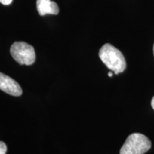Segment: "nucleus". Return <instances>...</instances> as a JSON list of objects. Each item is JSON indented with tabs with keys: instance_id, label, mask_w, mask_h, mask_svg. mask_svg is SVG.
Segmentation results:
<instances>
[{
	"instance_id": "10",
	"label": "nucleus",
	"mask_w": 154,
	"mask_h": 154,
	"mask_svg": "<svg viewBox=\"0 0 154 154\" xmlns=\"http://www.w3.org/2000/svg\"><path fill=\"white\" fill-rule=\"evenodd\" d=\"M153 54H154V45H153Z\"/></svg>"
},
{
	"instance_id": "9",
	"label": "nucleus",
	"mask_w": 154,
	"mask_h": 154,
	"mask_svg": "<svg viewBox=\"0 0 154 154\" xmlns=\"http://www.w3.org/2000/svg\"><path fill=\"white\" fill-rule=\"evenodd\" d=\"M112 76H113V73H112V72H109V77H111Z\"/></svg>"
},
{
	"instance_id": "7",
	"label": "nucleus",
	"mask_w": 154,
	"mask_h": 154,
	"mask_svg": "<svg viewBox=\"0 0 154 154\" xmlns=\"http://www.w3.org/2000/svg\"><path fill=\"white\" fill-rule=\"evenodd\" d=\"M12 2V0H0V2H1L4 5H10Z\"/></svg>"
},
{
	"instance_id": "2",
	"label": "nucleus",
	"mask_w": 154,
	"mask_h": 154,
	"mask_svg": "<svg viewBox=\"0 0 154 154\" xmlns=\"http://www.w3.org/2000/svg\"><path fill=\"white\" fill-rule=\"evenodd\" d=\"M151 147V142L143 134H131L120 150V154H143Z\"/></svg>"
},
{
	"instance_id": "6",
	"label": "nucleus",
	"mask_w": 154,
	"mask_h": 154,
	"mask_svg": "<svg viewBox=\"0 0 154 154\" xmlns=\"http://www.w3.org/2000/svg\"><path fill=\"white\" fill-rule=\"evenodd\" d=\"M7 148L6 144L2 141H0V154H6Z\"/></svg>"
},
{
	"instance_id": "8",
	"label": "nucleus",
	"mask_w": 154,
	"mask_h": 154,
	"mask_svg": "<svg viewBox=\"0 0 154 154\" xmlns=\"http://www.w3.org/2000/svg\"><path fill=\"white\" fill-rule=\"evenodd\" d=\"M151 106H152V108H153V110H154V96H153V99H152V100H151Z\"/></svg>"
},
{
	"instance_id": "4",
	"label": "nucleus",
	"mask_w": 154,
	"mask_h": 154,
	"mask_svg": "<svg viewBox=\"0 0 154 154\" xmlns=\"http://www.w3.org/2000/svg\"><path fill=\"white\" fill-rule=\"evenodd\" d=\"M0 89L9 95L19 96L22 94V89L16 81L0 72Z\"/></svg>"
},
{
	"instance_id": "5",
	"label": "nucleus",
	"mask_w": 154,
	"mask_h": 154,
	"mask_svg": "<svg viewBox=\"0 0 154 154\" xmlns=\"http://www.w3.org/2000/svg\"><path fill=\"white\" fill-rule=\"evenodd\" d=\"M36 7L38 14L41 16L46 14H58L59 11L57 4L51 0H37Z\"/></svg>"
},
{
	"instance_id": "1",
	"label": "nucleus",
	"mask_w": 154,
	"mask_h": 154,
	"mask_svg": "<svg viewBox=\"0 0 154 154\" xmlns=\"http://www.w3.org/2000/svg\"><path fill=\"white\" fill-rule=\"evenodd\" d=\"M99 57L104 64L115 74L126 69V63L124 55L110 44H106L99 50Z\"/></svg>"
},
{
	"instance_id": "3",
	"label": "nucleus",
	"mask_w": 154,
	"mask_h": 154,
	"mask_svg": "<svg viewBox=\"0 0 154 154\" xmlns=\"http://www.w3.org/2000/svg\"><path fill=\"white\" fill-rule=\"evenodd\" d=\"M10 53L13 59L21 65H32L36 59L34 47L26 42H16L11 45Z\"/></svg>"
}]
</instances>
